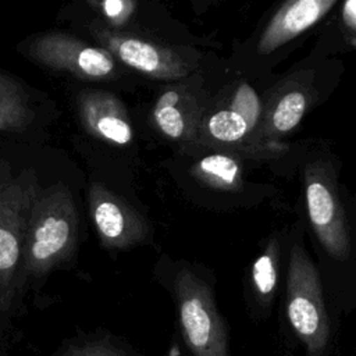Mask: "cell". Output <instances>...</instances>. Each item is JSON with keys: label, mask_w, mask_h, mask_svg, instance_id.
<instances>
[{"label": "cell", "mask_w": 356, "mask_h": 356, "mask_svg": "<svg viewBox=\"0 0 356 356\" xmlns=\"http://www.w3.org/2000/svg\"><path fill=\"white\" fill-rule=\"evenodd\" d=\"M78 217L74 199L63 184L39 193L28 221L22 260L24 268L43 275L64 261L75 248Z\"/></svg>", "instance_id": "obj_1"}, {"label": "cell", "mask_w": 356, "mask_h": 356, "mask_svg": "<svg viewBox=\"0 0 356 356\" xmlns=\"http://www.w3.org/2000/svg\"><path fill=\"white\" fill-rule=\"evenodd\" d=\"M0 171V309L6 310L11 302L31 211L40 191L33 170H22L13 177L6 164Z\"/></svg>", "instance_id": "obj_2"}, {"label": "cell", "mask_w": 356, "mask_h": 356, "mask_svg": "<svg viewBox=\"0 0 356 356\" xmlns=\"http://www.w3.org/2000/svg\"><path fill=\"white\" fill-rule=\"evenodd\" d=\"M286 316L307 356H323L330 339L318 273L300 245L291 250L286 278Z\"/></svg>", "instance_id": "obj_3"}, {"label": "cell", "mask_w": 356, "mask_h": 356, "mask_svg": "<svg viewBox=\"0 0 356 356\" xmlns=\"http://www.w3.org/2000/svg\"><path fill=\"white\" fill-rule=\"evenodd\" d=\"M174 286L181 332L192 356H228L227 331L209 285L182 268Z\"/></svg>", "instance_id": "obj_4"}, {"label": "cell", "mask_w": 356, "mask_h": 356, "mask_svg": "<svg viewBox=\"0 0 356 356\" xmlns=\"http://www.w3.org/2000/svg\"><path fill=\"white\" fill-rule=\"evenodd\" d=\"M306 206L314 234L330 256L346 260L350 238L330 164L312 163L305 170Z\"/></svg>", "instance_id": "obj_5"}, {"label": "cell", "mask_w": 356, "mask_h": 356, "mask_svg": "<svg viewBox=\"0 0 356 356\" xmlns=\"http://www.w3.org/2000/svg\"><path fill=\"white\" fill-rule=\"evenodd\" d=\"M29 57L53 70L70 72L82 79H103L115 74L114 57L103 47L63 33L38 36L29 44Z\"/></svg>", "instance_id": "obj_6"}, {"label": "cell", "mask_w": 356, "mask_h": 356, "mask_svg": "<svg viewBox=\"0 0 356 356\" xmlns=\"http://www.w3.org/2000/svg\"><path fill=\"white\" fill-rule=\"evenodd\" d=\"M93 35L106 51L150 78L178 79L191 72L188 63L168 47L102 26H95Z\"/></svg>", "instance_id": "obj_7"}, {"label": "cell", "mask_w": 356, "mask_h": 356, "mask_svg": "<svg viewBox=\"0 0 356 356\" xmlns=\"http://www.w3.org/2000/svg\"><path fill=\"white\" fill-rule=\"evenodd\" d=\"M89 209L97 235L106 248L127 249L147 238L149 227L143 217L100 184H93L89 189Z\"/></svg>", "instance_id": "obj_8"}, {"label": "cell", "mask_w": 356, "mask_h": 356, "mask_svg": "<svg viewBox=\"0 0 356 356\" xmlns=\"http://www.w3.org/2000/svg\"><path fill=\"white\" fill-rule=\"evenodd\" d=\"M335 0H293L285 3L264 28L259 43L260 56L270 54L317 24L334 6Z\"/></svg>", "instance_id": "obj_9"}, {"label": "cell", "mask_w": 356, "mask_h": 356, "mask_svg": "<svg viewBox=\"0 0 356 356\" xmlns=\"http://www.w3.org/2000/svg\"><path fill=\"white\" fill-rule=\"evenodd\" d=\"M79 117L86 131L106 142L128 145L134 131L125 107L107 92H85L78 100Z\"/></svg>", "instance_id": "obj_10"}, {"label": "cell", "mask_w": 356, "mask_h": 356, "mask_svg": "<svg viewBox=\"0 0 356 356\" xmlns=\"http://www.w3.org/2000/svg\"><path fill=\"white\" fill-rule=\"evenodd\" d=\"M192 99L184 92L170 89L163 92L154 107L153 120L159 131L171 139H189L195 134L196 111Z\"/></svg>", "instance_id": "obj_11"}, {"label": "cell", "mask_w": 356, "mask_h": 356, "mask_svg": "<svg viewBox=\"0 0 356 356\" xmlns=\"http://www.w3.org/2000/svg\"><path fill=\"white\" fill-rule=\"evenodd\" d=\"M309 104L307 95L300 89L285 90L266 113L259 124V136L291 132L302 120Z\"/></svg>", "instance_id": "obj_12"}, {"label": "cell", "mask_w": 356, "mask_h": 356, "mask_svg": "<svg viewBox=\"0 0 356 356\" xmlns=\"http://www.w3.org/2000/svg\"><path fill=\"white\" fill-rule=\"evenodd\" d=\"M192 172L206 185L221 191H236L242 185V167L236 157L225 153L207 154L192 168Z\"/></svg>", "instance_id": "obj_13"}, {"label": "cell", "mask_w": 356, "mask_h": 356, "mask_svg": "<svg viewBox=\"0 0 356 356\" xmlns=\"http://www.w3.org/2000/svg\"><path fill=\"white\" fill-rule=\"evenodd\" d=\"M28 96L13 78L0 74V131H22L33 118Z\"/></svg>", "instance_id": "obj_14"}, {"label": "cell", "mask_w": 356, "mask_h": 356, "mask_svg": "<svg viewBox=\"0 0 356 356\" xmlns=\"http://www.w3.org/2000/svg\"><path fill=\"white\" fill-rule=\"evenodd\" d=\"M206 132L216 142L234 145L241 143L252 131L246 120L232 108H221L206 121Z\"/></svg>", "instance_id": "obj_15"}, {"label": "cell", "mask_w": 356, "mask_h": 356, "mask_svg": "<svg viewBox=\"0 0 356 356\" xmlns=\"http://www.w3.org/2000/svg\"><path fill=\"white\" fill-rule=\"evenodd\" d=\"M278 245L271 241L264 252L254 260L252 267V280L257 293L263 299H270L277 285Z\"/></svg>", "instance_id": "obj_16"}, {"label": "cell", "mask_w": 356, "mask_h": 356, "mask_svg": "<svg viewBox=\"0 0 356 356\" xmlns=\"http://www.w3.org/2000/svg\"><path fill=\"white\" fill-rule=\"evenodd\" d=\"M228 107L239 113L246 120L250 129L259 127L261 120V104L256 90L249 83L243 82L236 88Z\"/></svg>", "instance_id": "obj_17"}, {"label": "cell", "mask_w": 356, "mask_h": 356, "mask_svg": "<svg viewBox=\"0 0 356 356\" xmlns=\"http://www.w3.org/2000/svg\"><path fill=\"white\" fill-rule=\"evenodd\" d=\"M96 6L102 10V14L111 21L113 24L121 25L125 24V21L132 15L135 10V3L128 0H107V1H99Z\"/></svg>", "instance_id": "obj_18"}, {"label": "cell", "mask_w": 356, "mask_h": 356, "mask_svg": "<svg viewBox=\"0 0 356 356\" xmlns=\"http://www.w3.org/2000/svg\"><path fill=\"white\" fill-rule=\"evenodd\" d=\"M64 356H125V355L106 341H93V342L70 348Z\"/></svg>", "instance_id": "obj_19"}, {"label": "cell", "mask_w": 356, "mask_h": 356, "mask_svg": "<svg viewBox=\"0 0 356 356\" xmlns=\"http://www.w3.org/2000/svg\"><path fill=\"white\" fill-rule=\"evenodd\" d=\"M342 19L343 24L353 32L356 28V1L348 0L342 6Z\"/></svg>", "instance_id": "obj_20"}]
</instances>
